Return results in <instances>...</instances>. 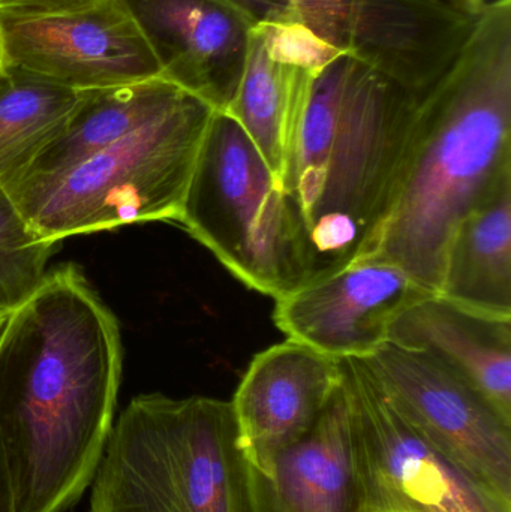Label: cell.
Segmentation results:
<instances>
[{"label": "cell", "instance_id": "6da1fadb", "mask_svg": "<svg viewBox=\"0 0 511 512\" xmlns=\"http://www.w3.org/2000/svg\"><path fill=\"white\" fill-rule=\"evenodd\" d=\"M119 322L78 265L65 264L0 331V447L17 512H71L114 424Z\"/></svg>", "mask_w": 511, "mask_h": 512}, {"label": "cell", "instance_id": "7a4b0ae2", "mask_svg": "<svg viewBox=\"0 0 511 512\" xmlns=\"http://www.w3.org/2000/svg\"><path fill=\"white\" fill-rule=\"evenodd\" d=\"M509 176L511 0H494L420 98L395 200L362 258L392 262L438 294L453 231Z\"/></svg>", "mask_w": 511, "mask_h": 512}, {"label": "cell", "instance_id": "3957f363", "mask_svg": "<svg viewBox=\"0 0 511 512\" xmlns=\"http://www.w3.org/2000/svg\"><path fill=\"white\" fill-rule=\"evenodd\" d=\"M419 102L347 54L315 71L282 176L299 230L303 283L371 248L398 191Z\"/></svg>", "mask_w": 511, "mask_h": 512}, {"label": "cell", "instance_id": "277c9868", "mask_svg": "<svg viewBox=\"0 0 511 512\" xmlns=\"http://www.w3.org/2000/svg\"><path fill=\"white\" fill-rule=\"evenodd\" d=\"M89 512H249L231 402L140 394L114 421Z\"/></svg>", "mask_w": 511, "mask_h": 512}, {"label": "cell", "instance_id": "5b68a950", "mask_svg": "<svg viewBox=\"0 0 511 512\" xmlns=\"http://www.w3.org/2000/svg\"><path fill=\"white\" fill-rule=\"evenodd\" d=\"M213 110L185 92L164 113L80 164L9 189L44 240L179 222Z\"/></svg>", "mask_w": 511, "mask_h": 512}, {"label": "cell", "instance_id": "8992f818", "mask_svg": "<svg viewBox=\"0 0 511 512\" xmlns=\"http://www.w3.org/2000/svg\"><path fill=\"white\" fill-rule=\"evenodd\" d=\"M243 285L279 298L305 282L296 219L242 126L215 111L179 222Z\"/></svg>", "mask_w": 511, "mask_h": 512}, {"label": "cell", "instance_id": "52a82bcc", "mask_svg": "<svg viewBox=\"0 0 511 512\" xmlns=\"http://www.w3.org/2000/svg\"><path fill=\"white\" fill-rule=\"evenodd\" d=\"M363 512H510L441 456L393 405L365 358H339Z\"/></svg>", "mask_w": 511, "mask_h": 512}, {"label": "cell", "instance_id": "ba28073f", "mask_svg": "<svg viewBox=\"0 0 511 512\" xmlns=\"http://www.w3.org/2000/svg\"><path fill=\"white\" fill-rule=\"evenodd\" d=\"M6 66L77 92L162 77L134 18L120 0L63 8L0 6Z\"/></svg>", "mask_w": 511, "mask_h": 512}, {"label": "cell", "instance_id": "9c48e42d", "mask_svg": "<svg viewBox=\"0 0 511 512\" xmlns=\"http://www.w3.org/2000/svg\"><path fill=\"white\" fill-rule=\"evenodd\" d=\"M291 8L321 44L419 98L449 71L476 21L447 0H291Z\"/></svg>", "mask_w": 511, "mask_h": 512}, {"label": "cell", "instance_id": "30bf717a", "mask_svg": "<svg viewBox=\"0 0 511 512\" xmlns=\"http://www.w3.org/2000/svg\"><path fill=\"white\" fill-rule=\"evenodd\" d=\"M365 360L405 420L511 512V427L485 399L419 349L387 340Z\"/></svg>", "mask_w": 511, "mask_h": 512}, {"label": "cell", "instance_id": "8fae6325", "mask_svg": "<svg viewBox=\"0 0 511 512\" xmlns=\"http://www.w3.org/2000/svg\"><path fill=\"white\" fill-rule=\"evenodd\" d=\"M431 292L383 259H357L276 298L275 324L288 339L333 358H369L398 316Z\"/></svg>", "mask_w": 511, "mask_h": 512}, {"label": "cell", "instance_id": "7c38bea8", "mask_svg": "<svg viewBox=\"0 0 511 512\" xmlns=\"http://www.w3.org/2000/svg\"><path fill=\"white\" fill-rule=\"evenodd\" d=\"M143 33L162 78L227 111L257 24L230 0H120Z\"/></svg>", "mask_w": 511, "mask_h": 512}, {"label": "cell", "instance_id": "4fadbf2b", "mask_svg": "<svg viewBox=\"0 0 511 512\" xmlns=\"http://www.w3.org/2000/svg\"><path fill=\"white\" fill-rule=\"evenodd\" d=\"M341 384L339 358L296 340L255 355L231 400L248 465L266 472L279 454L299 444L317 426Z\"/></svg>", "mask_w": 511, "mask_h": 512}, {"label": "cell", "instance_id": "5bb4252c", "mask_svg": "<svg viewBox=\"0 0 511 512\" xmlns=\"http://www.w3.org/2000/svg\"><path fill=\"white\" fill-rule=\"evenodd\" d=\"M335 54L296 21L258 24L252 32L239 89L224 113L242 126L281 186L309 84Z\"/></svg>", "mask_w": 511, "mask_h": 512}, {"label": "cell", "instance_id": "9a60e30c", "mask_svg": "<svg viewBox=\"0 0 511 512\" xmlns=\"http://www.w3.org/2000/svg\"><path fill=\"white\" fill-rule=\"evenodd\" d=\"M249 512H363L344 382L317 426L266 472L248 465Z\"/></svg>", "mask_w": 511, "mask_h": 512}, {"label": "cell", "instance_id": "2e32d148", "mask_svg": "<svg viewBox=\"0 0 511 512\" xmlns=\"http://www.w3.org/2000/svg\"><path fill=\"white\" fill-rule=\"evenodd\" d=\"M390 342L426 352L485 399L511 427V319L428 294L404 310Z\"/></svg>", "mask_w": 511, "mask_h": 512}, {"label": "cell", "instance_id": "e0dca14e", "mask_svg": "<svg viewBox=\"0 0 511 512\" xmlns=\"http://www.w3.org/2000/svg\"><path fill=\"white\" fill-rule=\"evenodd\" d=\"M438 295L486 315L511 319V176L453 231Z\"/></svg>", "mask_w": 511, "mask_h": 512}, {"label": "cell", "instance_id": "ac0fdd59", "mask_svg": "<svg viewBox=\"0 0 511 512\" xmlns=\"http://www.w3.org/2000/svg\"><path fill=\"white\" fill-rule=\"evenodd\" d=\"M185 92L162 77L84 92L65 128L36 156L20 182L80 164L164 113Z\"/></svg>", "mask_w": 511, "mask_h": 512}, {"label": "cell", "instance_id": "d6986e66", "mask_svg": "<svg viewBox=\"0 0 511 512\" xmlns=\"http://www.w3.org/2000/svg\"><path fill=\"white\" fill-rule=\"evenodd\" d=\"M84 92L12 66L0 72V186L9 191L71 119Z\"/></svg>", "mask_w": 511, "mask_h": 512}, {"label": "cell", "instance_id": "ffe728a7", "mask_svg": "<svg viewBox=\"0 0 511 512\" xmlns=\"http://www.w3.org/2000/svg\"><path fill=\"white\" fill-rule=\"evenodd\" d=\"M56 245L33 230L0 186V316L8 318L41 286Z\"/></svg>", "mask_w": 511, "mask_h": 512}, {"label": "cell", "instance_id": "44dd1931", "mask_svg": "<svg viewBox=\"0 0 511 512\" xmlns=\"http://www.w3.org/2000/svg\"><path fill=\"white\" fill-rule=\"evenodd\" d=\"M255 24H285L293 20L291 0H230Z\"/></svg>", "mask_w": 511, "mask_h": 512}, {"label": "cell", "instance_id": "7402d4cb", "mask_svg": "<svg viewBox=\"0 0 511 512\" xmlns=\"http://www.w3.org/2000/svg\"><path fill=\"white\" fill-rule=\"evenodd\" d=\"M0 512H17L2 447H0Z\"/></svg>", "mask_w": 511, "mask_h": 512}, {"label": "cell", "instance_id": "603a6c76", "mask_svg": "<svg viewBox=\"0 0 511 512\" xmlns=\"http://www.w3.org/2000/svg\"><path fill=\"white\" fill-rule=\"evenodd\" d=\"M86 0H0V6H18V8H63L77 5Z\"/></svg>", "mask_w": 511, "mask_h": 512}, {"label": "cell", "instance_id": "cb8c5ba5", "mask_svg": "<svg viewBox=\"0 0 511 512\" xmlns=\"http://www.w3.org/2000/svg\"><path fill=\"white\" fill-rule=\"evenodd\" d=\"M449 2L461 11L467 12V14H476L482 8L485 0H449Z\"/></svg>", "mask_w": 511, "mask_h": 512}, {"label": "cell", "instance_id": "d4e9b609", "mask_svg": "<svg viewBox=\"0 0 511 512\" xmlns=\"http://www.w3.org/2000/svg\"><path fill=\"white\" fill-rule=\"evenodd\" d=\"M3 66H5V60H3L2 45H0V72L3 71Z\"/></svg>", "mask_w": 511, "mask_h": 512}, {"label": "cell", "instance_id": "484cf974", "mask_svg": "<svg viewBox=\"0 0 511 512\" xmlns=\"http://www.w3.org/2000/svg\"><path fill=\"white\" fill-rule=\"evenodd\" d=\"M6 318H3V316H0V331H2L3 324H5Z\"/></svg>", "mask_w": 511, "mask_h": 512}]
</instances>
